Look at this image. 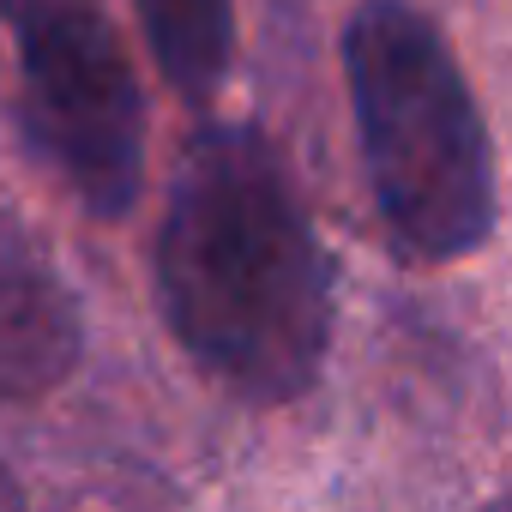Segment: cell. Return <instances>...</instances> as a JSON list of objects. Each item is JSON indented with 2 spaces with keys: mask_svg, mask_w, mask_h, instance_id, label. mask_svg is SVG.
Returning <instances> with one entry per match:
<instances>
[{
  "mask_svg": "<svg viewBox=\"0 0 512 512\" xmlns=\"http://www.w3.org/2000/svg\"><path fill=\"white\" fill-rule=\"evenodd\" d=\"M157 308L175 344L235 398L290 404L332 350V260L278 145L199 127L157 223Z\"/></svg>",
  "mask_w": 512,
  "mask_h": 512,
  "instance_id": "1",
  "label": "cell"
},
{
  "mask_svg": "<svg viewBox=\"0 0 512 512\" xmlns=\"http://www.w3.org/2000/svg\"><path fill=\"white\" fill-rule=\"evenodd\" d=\"M344 85L392 241L422 266L482 253L500 223V175L446 31L410 0H362L344 25Z\"/></svg>",
  "mask_w": 512,
  "mask_h": 512,
  "instance_id": "2",
  "label": "cell"
},
{
  "mask_svg": "<svg viewBox=\"0 0 512 512\" xmlns=\"http://www.w3.org/2000/svg\"><path fill=\"white\" fill-rule=\"evenodd\" d=\"M19 115L43 163L97 217H127L145 181V97L97 0H0Z\"/></svg>",
  "mask_w": 512,
  "mask_h": 512,
  "instance_id": "3",
  "label": "cell"
},
{
  "mask_svg": "<svg viewBox=\"0 0 512 512\" xmlns=\"http://www.w3.org/2000/svg\"><path fill=\"white\" fill-rule=\"evenodd\" d=\"M85 326L55 260L0 211V404H25L79 368Z\"/></svg>",
  "mask_w": 512,
  "mask_h": 512,
  "instance_id": "4",
  "label": "cell"
},
{
  "mask_svg": "<svg viewBox=\"0 0 512 512\" xmlns=\"http://www.w3.org/2000/svg\"><path fill=\"white\" fill-rule=\"evenodd\" d=\"M157 73L187 97L211 103L235 61V0H133Z\"/></svg>",
  "mask_w": 512,
  "mask_h": 512,
  "instance_id": "5",
  "label": "cell"
},
{
  "mask_svg": "<svg viewBox=\"0 0 512 512\" xmlns=\"http://www.w3.org/2000/svg\"><path fill=\"white\" fill-rule=\"evenodd\" d=\"M19 500H25V494H19V482H13L7 470H0V506H19Z\"/></svg>",
  "mask_w": 512,
  "mask_h": 512,
  "instance_id": "6",
  "label": "cell"
}]
</instances>
